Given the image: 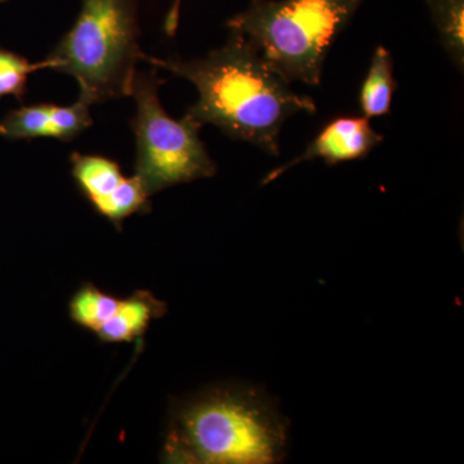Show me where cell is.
Masks as SVG:
<instances>
[{"mask_svg":"<svg viewBox=\"0 0 464 464\" xmlns=\"http://www.w3.org/2000/svg\"><path fill=\"white\" fill-rule=\"evenodd\" d=\"M8 2V0H0V3H5Z\"/></svg>","mask_w":464,"mask_h":464,"instance_id":"cell-15","label":"cell"},{"mask_svg":"<svg viewBox=\"0 0 464 464\" xmlns=\"http://www.w3.org/2000/svg\"><path fill=\"white\" fill-rule=\"evenodd\" d=\"M121 299L102 292L93 284H83L70 299L69 315L82 328L96 333L112 316Z\"/></svg>","mask_w":464,"mask_h":464,"instance_id":"cell-12","label":"cell"},{"mask_svg":"<svg viewBox=\"0 0 464 464\" xmlns=\"http://www.w3.org/2000/svg\"><path fill=\"white\" fill-rule=\"evenodd\" d=\"M43 69V63H30L27 58L0 47V100L7 96L25 99L27 78L36 70Z\"/></svg>","mask_w":464,"mask_h":464,"instance_id":"cell-13","label":"cell"},{"mask_svg":"<svg viewBox=\"0 0 464 464\" xmlns=\"http://www.w3.org/2000/svg\"><path fill=\"white\" fill-rule=\"evenodd\" d=\"M445 53L458 70L464 69V0H427Z\"/></svg>","mask_w":464,"mask_h":464,"instance_id":"cell-11","label":"cell"},{"mask_svg":"<svg viewBox=\"0 0 464 464\" xmlns=\"http://www.w3.org/2000/svg\"><path fill=\"white\" fill-rule=\"evenodd\" d=\"M136 0H82L74 26L43 69L72 75L88 105L132 96L139 45Z\"/></svg>","mask_w":464,"mask_h":464,"instance_id":"cell-4","label":"cell"},{"mask_svg":"<svg viewBox=\"0 0 464 464\" xmlns=\"http://www.w3.org/2000/svg\"><path fill=\"white\" fill-rule=\"evenodd\" d=\"M141 60L197 87L199 99L186 115L201 125H215L230 139L252 143L273 157L280 155V133L286 121L299 112L317 111L315 101L295 92L235 32L222 47L203 58L161 60L143 53Z\"/></svg>","mask_w":464,"mask_h":464,"instance_id":"cell-1","label":"cell"},{"mask_svg":"<svg viewBox=\"0 0 464 464\" xmlns=\"http://www.w3.org/2000/svg\"><path fill=\"white\" fill-rule=\"evenodd\" d=\"M179 8H181V0H173L172 7L168 12L166 23H164V30L169 36H173L179 27Z\"/></svg>","mask_w":464,"mask_h":464,"instance_id":"cell-14","label":"cell"},{"mask_svg":"<svg viewBox=\"0 0 464 464\" xmlns=\"http://www.w3.org/2000/svg\"><path fill=\"white\" fill-rule=\"evenodd\" d=\"M167 304L148 290H137L121 299L112 316L96 332L103 343H124L141 338L152 320L166 315Z\"/></svg>","mask_w":464,"mask_h":464,"instance_id":"cell-8","label":"cell"},{"mask_svg":"<svg viewBox=\"0 0 464 464\" xmlns=\"http://www.w3.org/2000/svg\"><path fill=\"white\" fill-rule=\"evenodd\" d=\"M56 109L54 103H35L11 110L0 121V136L8 140H58Z\"/></svg>","mask_w":464,"mask_h":464,"instance_id":"cell-10","label":"cell"},{"mask_svg":"<svg viewBox=\"0 0 464 464\" xmlns=\"http://www.w3.org/2000/svg\"><path fill=\"white\" fill-rule=\"evenodd\" d=\"M288 422L250 386H219L179 402L163 448L168 463L271 464L285 456Z\"/></svg>","mask_w":464,"mask_h":464,"instance_id":"cell-2","label":"cell"},{"mask_svg":"<svg viewBox=\"0 0 464 464\" xmlns=\"http://www.w3.org/2000/svg\"><path fill=\"white\" fill-rule=\"evenodd\" d=\"M164 83L157 72H136L132 96L137 103L136 174L150 197L179 183L210 179L217 166L200 139L203 125L190 116L177 121L168 115L159 88Z\"/></svg>","mask_w":464,"mask_h":464,"instance_id":"cell-5","label":"cell"},{"mask_svg":"<svg viewBox=\"0 0 464 464\" xmlns=\"http://www.w3.org/2000/svg\"><path fill=\"white\" fill-rule=\"evenodd\" d=\"M72 172L79 190L99 215L118 227L128 217L150 209L149 192L134 174L125 177L111 159L72 152Z\"/></svg>","mask_w":464,"mask_h":464,"instance_id":"cell-6","label":"cell"},{"mask_svg":"<svg viewBox=\"0 0 464 464\" xmlns=\"http://www.w3.org/2000/svg\"><path fill=\"white\" fill-rule=\"evenodd\" d=\"M391 52L383 45L375 48L371 65L359 92V108L365 118L389 115L399 83L393 74Z\"/></svg>","mask_w":464,"mask_h":464,"instance_id":"cell-9","label":"cell"},{"mask_svg":"<svg viewBox=\"0 0 464 464\" xmlns=\"http://www.w3.org/2000/svg\"><path fill=\"white\" fill-rule=\"evenodd\" d=\"M364 0H253L226 26L288 83L319 87L335 39Z\"/></svg>","mask_w":464,"mask_h":464,"instance_id":"cell-3","label":"cell"},{"mask_svg":"<svg viewBox=\"0 0 464 464\" xmlns=\"http://www.w3.org/2000/svg\"><path fill=\"white\" fill-rule=\"evenodd\" d=\"M383 140V134L374 130L371 119L362 115L340 116L324 125L301 155L275 168L261 183L268 185L292 168L316 159H322L328 166L365 159Z\"/></svg>","mask_w":464,"mask_h":464,"instance_id":"cell-7","label":"cell"}]
</instances>
